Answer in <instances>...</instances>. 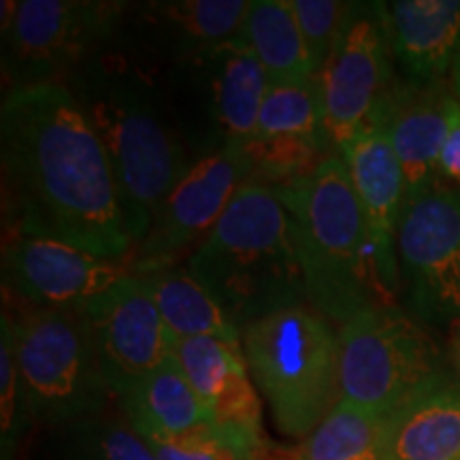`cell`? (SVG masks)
<instances>
[{
  "mask_svg": "<svg viewBox=\"0 0 460 460\" xmlns=\"http://www.w3.org/2000/svg\"><path fill=\"white\" fill-rule=\"evenodd\" d=\"M4 234L62 241L126 261V230L105 147L65 84L4 92L0 105Z\"/></svg>",
  "mask_w": 460,
  "mask_h": 460,
  "instance_id": "cell-1",
  "label": "cell"
},
{
  "mask_svg": "<svg viewBox=\"0 0 460 460\" xmlns=\"http://www.w3.org/2000/svg\"><path fill=\"white\" fill-rule=\"evenodd\" d=\"M65 85L105 147L135 247L194 164L158 77L113 48L75 71Z\"/></svg>",
  "mask_w": 460,
  "mask_h": 460,
  "instance_id": "cell-2",
  "label": "cell"
},
{
  "mask_svg": "<svg viewBox=\"0 0 460 460\" xmlns=\"http://www.w3.org/2000/svg\"><path fill=\"white\" fill-rule=\"evenodd\" d=\"M186 269L239 331L292 305L307 303L290 217L273 186L250 180Z\"/></svg>",
  "mask_w": 460,
  "mask_h": 460,
  "instance_id": "cell-3",
  "label": "cell"
},
{
  "mask_svg": "<svg viewBox=\"0 0 460 460\" xmlns=\"http://www.w3.org/2000/svg\"><path fill=\"white\" fill-rule=\"evenodd\" d=\"M273 188L290 217L312 307L345 324L376 305H393L341 154L332 152L309 175Z\"/></svg>",
  "mask_w": 460,
  "mask_h": 460,
  "instance_id": "cell-4",
  "label": "cell"
},
{
  "mask_svg": "<svg viewBox=\"0 0 460 460\" xmlns=\"http://www.w3.org/2000/svg\"><path fill=\"white\" fill-rule=\"evenodd\" d=\"M241 345L275 427L288 437L312 435L341 399L339 332L331 320L298 303L241 331Z\"/></svg>",
  "mask_w": 460,
  "mask_h": 460,
  "instance_id": "cell-5",
  "label": "cell"
},
{
  "mask_svg": "<svg viewBox=\"0 0 460 460\" xmlns=\"http://www.w3.org/2000/svg\"><path fill=\"white\" fill-rule=\"evenodd\" d=\"M3 314L34 422L62 427L115 402L84 307L22 305Z\"/></svg>",
  "mask_w": 460,
  "mask_h": 460,
  "instance_id": "cell-6",
  "label": "cell"
},
{
  "mask_svg": "<svg viewBox=\"0 0 460 460\" xmlns=\"http://www.w3.org/2000/svg\"><path fill=\"white\" fill-rule=\"evenodd\" d=\"M158 84L192 163L250 141L271 85L237 37L166 68Z\"/></svg>",
  "mask_w": 460,
  "mask_h": 460,
  "instance_id": "cell-7",
  "label": "cell"
},
{
  "mask_svg": "<svg viewBox=\"0 0 460 460\" xmlns=\"http://www.w3.org/2000/svg\"><path fill=\"white\" fill-rule=\"evenodd\" d=\"M130 3L115 0H3L4 92L65 84L118 45Z\"/></svg>",
  "mask_w": 460,
  "mask_h": 460,
  "instance_id": "cell-8",
  "label": "cell"
},
{
  "mask_svg": "<svg viewBox=\"0 0 460 460\" xmlns=\"http://www.w3.org/2000/svg\"><path fill=\"white\" fill-rule=\"evenodd\" d=\"M450 376L441 345L394 305L365 309L339 329L341 399L388 418Z\"/></svg>",
  "mask_w": 460,
  "mask_h": 460,
  "instance_id": "cell-9",
  "label": "cell"
},
{
  "mask_svg": "<svg viewBox=\"0 0 460 460\" xmlns=\"http://www.w3.org/2000/svg\"><path fill=\"white\" fill-rule=\"evenodd\" d=\"M320 79L326 132L341 152L360 130L379 122L399 82L386 3H348Z\"/></svg>",
  "mask_w": 460,
  "mask_h": 460,
  "instance_id": "cell-10",
  "label": "cell"
},
{
  "mask_svg": "<svg viewBox=\"0 0 460 460\" xmlns=\"http://www.w3.org/2000/svg\"><path fill=\"white\" fill-rule=\"evenodd\" d=\"M396 261L413 318L429 326L460 320V190L439 181L407 200Z\"/></svg>",
  "mask_w": 460,
  "mask_h": 460,
  "instance_id": "cell-11",
  "label": "cell"
},
{
  "mask_svg": "<svg viewBox=\"0 0 460 460\" xmlns=\"http://www.w3.org/2000/svg\"><path fill=\"white\" fill-rule=\"evenodd\" d=\"M254 177L243 147L200 158L172 188L156 220L128 256L130 273L147 275L177 267L181 254L197 250L220 222L234 192Z\"/></svg>",
  "mask_w": 460,
  "mask_h": 460,
  "instance_id": "cell-12",
  "label": "cell"
},
{
  "mask_svg": "<svg viewBox=\"0 0 460 460\" xmlns=\"http://www.w3.org/2000/svg\"><path fill=\"white\" fill-rule=\"evenodd\" d=\"M252 0H152L130 3L118 48L160 77L177 62L233 41Z\"/></svg>",
  "mask_w": 460,
  "mask_h": 460,
  "instance_id": "cell-13",
  "label": "cell"
},
{
  "mask_svg": "<svg viewBox=\"0 0 460 460\" xmlns=\"http://www.w3.org/2000/svg\"><path fill=\"white\" fill-rule=\"evenodd\" d=\"M126 275V261H107L48 237L4 234L3 288L24 305L84 307Z\"/></svg>",
  "mask_w": 460,
  "mask_h": 460,
  "instance_id": "cell-14",
  "label": "cell"
},
{
  "mask_svg": "<svg viewBox=\"0 0 460 460\" xmlns=\"http://www.w3.org/2000/svg\"><path fill=\"white\" fill-rule=\"evenodd\" d=\"M113 399L171 354V337L141 275H126L84 305Z\"/></svg>",
  "mask_w": 460,
  "mask_h": 460,
  "instance_id": "cell-15",
  "label": "cell"
},
{
  "mask_svg": "<svg viewBox=\"0 0 460 460\" xmlns=\"http://www.w3.org/2000/svg\"><path fill=\"white\" fill-rule=\"evenodd\" d=\"M341 158L369 226L377 275L388 296L399 288L396 230L407 203L402 166L384 124L367 126L345 146Z\"/></svg>",
  "mask_w": 460,
  "mask_h": 460,
  "instance_id": "cell-16",
  "label": "cell"
},
{
  "mask_svg": "<svg viewBox=\"0 0 460 460\" xmlns=\"http://www.w3.org/2000/svg\"><path fill=\"white\" fill-rule=\"evenodd\" d=\"M454 92L447 82L407 84L399 79L379 122L386 128L402 166L407 200L439 183V154L447 130V105Z\"/></svg>",
  "mask_w": 460,
  "mask_h": 460,
  "instance_id": "cell-17",
  "label": "cell"
},
{
  "mask_svg": "<svg viewBox=\"0 0 460 460\" xmlns=\"http://www.w3.org/2000/svg\"><path fill=\"white\" fill-rule=\"evenodd\" d=\"M388 22L399 79L446 82L460 45V0H396L388 4Z\"/></svg>",
  "mask_w": 460,
  "mask_h": 460,
  "instance_id": "cell-18",
  "label": "cell"
},
{
  "mask_svg": "<svg viewBox=\"0 0 460 460\" xmlns=\"http://www.w3.org/2000/svg\"><path fill=\"white\" fill-rule=\"evenodd\" d=\"M382 460H460V382L447 376L390 413Z\"/></svg>",
  "mask_w": 460,
  "mask_h": 460,
  "instance_id": "cell-19",
  "label": "cell"
},
{
  "mask_svg": "<svg viewBox=\"0 0 460 460\" xmlns=\"http://www.w3.org/2000/svg\"><path fill=\"white\" fill-rule=\"evenodd\" d=\"M115 405L141 437H183L209 427V411L183 376L172 352L128 390Z\"/></svg>",
  "mask_w": 460,
  "mask_h": 460,
  "instance_id": "cell-20",
  "label": "cell"
},
{
  "mask_svg": "<svg viewBox=\"0 0 460 460\" xmlns=\"http://www.w3.org/2000/svg\"><path fill=\"white\" fill-rule=\"evenodd\" d=\"M237 41L252 51L271 84L298 82L318 75L290 0H252Z\"/></svg>",
  "mask_w": 460,
  "mask_h": 460,
  "instance_id": "cell-21",
  "label": "cell"
},
{
  "mask_svg": "<svg viewBox=\"0 0 460 460\" xmlns=\"http://www.w3.org/2000/svg\"><path fill=\"white\" fill-rule=\"evenodd\" d=\"M141 279L156 303L171 343L205 335L241 343V331L186 267H169L141 275Z\"/></svg>",
  "mask_w": 460,
  "mask_h": 460,
  "instance_id": "cell-22",
  "label": "cell"
},
{
  "mask_svg": "<svg viewBox=\"0 0 460 460\" xmlns=\"http://www.w3.org/2000/svg\"><path fill=\"white\" fill-rule=\"evenodd\" d=\"M45 452L48 460H158L118 405L48 429Z\"/></svg>",
  "mask_w": 460,
  "mask_h": 460,
  "instance_id": "cell-23",
  "label": "cell"
},
{
  "mask_svg": "<svg viewBox=\"0 0 460 460\" xmlns=\"http://www.w3.org/2000/svg\"><path fill=\"white\" fill-rule=\"evenodd\" d=\"M261 139H295L312 143L332 154L324 119V92L320 75L288 84H271L258 113L256 135Z\"/></svg>",
  "mask_w": 460,
  "mask_h": 460,
  "instance_id": "cell-24",
  "label": "cell"
},
{
  "mask_svg": "<svg viewBox=\"0 0 460 460\" xmlns=\"http://www.w3.org/2000/svg\"><path fill=\"white\" fill-rule=\"evenodd\" d=\"M386 418L339 399L315 430L296 446L298 460H382Z\"/></svg>",
  "mask_w": 460,
  "mask_h": 460,
  "instance_id": "cell-25",
  "label": "cell"
},
{
  "mask_svg": "<svg viewBox=\"0 0 460 460\" xmlns=\"http://www.w3.org/2000/svg\"><path fill=\"white\" fill-rule=\"evenodd\" d=\"M171 352L207 411L220 399L228 384L247 369L243 345L220 337L205 335L172 341Z\"/></svg>",
  "mask_w": 460,
  "mask_h": 460,
  "instance_id": "cell-26",
  "label": "cell"
},
{
  "mask_svg": "<svg viewBox=\"0 0 460 460\" xmlns=\"http://www.w3.org/2000/svg\"><path fill=\"white\" fill-rule=\"evenodd\" d=\"M34 424L17 367L9 318H0V454L13 460L22 439Z\"/></svg>",
  "mask_w": 460,
  "mask_h": 460,
  "instance_id": "cell-27",
  "label": "cell"
},
{
  "mask_svg": "<svg viewBox=\"0 0 460 460\" xmlns=\"http://www.w3.org/2000/svg\"><path fill=\"white\" fill-rule=\"evenodd\" d=\"M290 7L296 17L298 28H301L315 71L320 75L337 39L348 3H339V0H290Z\"/></svg>",
  "mask_w": 460,
  "mask_h": 460,
  "instance_id": "cell-28",
  "label": "cell"
},
{
  "mask_svg": "<svg viewBox=\"0 0 460 460\" xmlns=\"http://www.w3.org/2000/svg\"><path fill=\"white\" fill-rule=\"evenodd\" d=\"M158 460H250L211 427L183 437H143Z\"/></svg>",
  "mask_w": 460,
  "mask_h": 460,
  "instance_id": "cell-29",
  "label": "cell"
},
{
  "mask_svg": "<svg viewBox=\"0 0 460 460\" xmlns=\"http://www.w3.org/2000/svg\"><path fill=\"white\" fill-rule=\"evenodd\" d=\"M439 172L447 180L460 181V102L452 96L447 105V130L439 154Z\"/></svg>",
  "mask_w": 460,
  "mask_h": 460,
  "instance_id": "cell-30",
  "label": "cell"
},
{
  "mask_svg": "<svg viewBox=\"0 0 460 460\" xmlns=\"http://www.w3.org/2000/svg\"><path fill=\"white\" fill-rule=\"evenodd\" d=\"M250 460H298V450L296 447H284L264 439L262 444L256 447V452L252 454Z\"/></svg>",
  "mask_w": 460,
  "mask_h": 460,
  "instance_id": "cell-31",
  "label": "cell"
},
{
  "mask_svg": "<svg viewBox=\"0 0 460 460\" xmlns=\"http://www.w3.org/2000/svg\"><path fill=\"white\" fill-rule=\"evenodd\" d=\"M450 75H452V92L454 96H456V101L460 102V45H458V54H456V60H454Z\"/></svg>",
  "mask_w": 460,
  "mask_h": 460,
  "instance_id": "cell-32",
  "label": "cell"
},
{
  "mask_svg": "<svg viewBox=\"0 0 460 460\" xmlns=\"http://www.w3.org/2000/svg\"><path fill=\"white\" fill-rule=\"evenodd\" d=\"M458 362H460V343H458Z\"/></svg>",
  "mask_w": 460,
  "mask_h": 460,
  "instance_id": "cell-33",
  "label": "cell"
}]
</instances>
